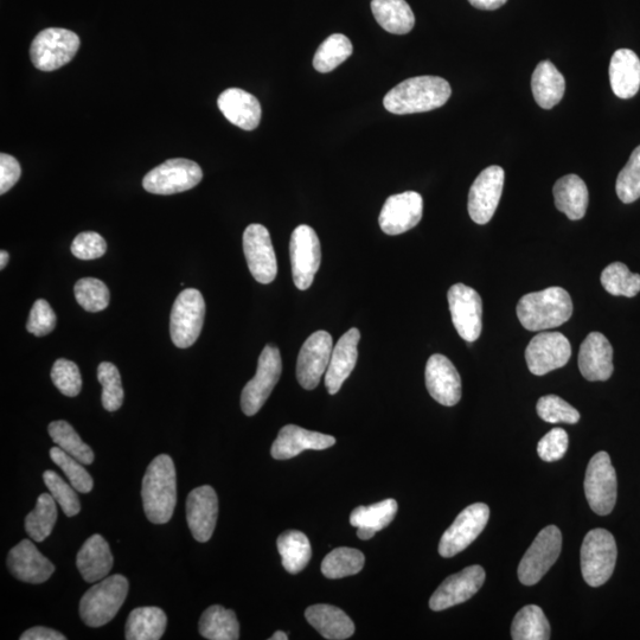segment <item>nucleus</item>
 <instances>
[{
    "label": "nucleus",
    "mask_w": 640,
    "mask_h": 640,
    "mask_svg": "<svg viewBox=\"0 0 640 640\" xmlns=\"http://www.w3.org/2000/svg\"><path fill=\"white\" fill-rule=\"evenodd\" d=\"M283 371L280 351L275 345L268 344L262 350L258 362V370L251 381L242 390L241 408L247 416H253L260 411L262 406L273 392L280 380Z\"/></svg>",
    "instance_id": "8"
},
{
    "label": "nucleus",
    "mask_w": 640,
    "mask_h": 640,
    "mask_svg": "<svg viewBox=\"0 0 640 640\" xmlns=\"http://www.w3.org/2000/svg\"><path fill=\"white\" fill-rule=\"evenodd\" d=\"M450 83L439 76H418L402 81L383 99L386 110L393 114H414L437 110L451 98Z\"/></svg>",
    "instance_id": "1"
},
{
    "label": "nucleus",
    "mask_w": 640,
    "mask_h": 640,
    "mask_svg": "<svg viewBox=\"0 0 640 640\" xmlns=\"http://www.w3.org/2000/svg\"><path fill=\"white\" fill-rule=\"evenodd\" d=\"M50 458L64 472L76 491L88 494L93 490V478L78 459L64 452L59 446L51 448Z\"/></svg>",
    "instance_id": "46"
},
{
    "label": "nucleus",
    "mask_w": 640,
    "mask_h": 640,
    "mask_svg": "<svg viewBox=\"0 0 640 640\" xmlns=\"http://www.w3.org/2000/svg\"><path fill=\"white\" fill-rule=\"evenodd\" d=\"M270 639L271 640H287L288 636L283 631H277L274 633V635Z\"/></svg>",
    "instance_id": "58"
},
{
    "label": "nucleus",
    "mask_w": 640,
    "mask_h": 640,
    "mask_svg": "<svg viewBox=\"0 0 640 640\" xmlns=\"http://www.w3.org/2000/svg\"><path fill=\"white\" fill-rule=\"evenodd\" d=\"M201 166L192 160H166L144 177L143 187L155 195H174L195 188L202 181Z\"/></svg>",
    "instance_id": "9"
},
{
    "label": "nucleus",
    "mask_w": 640,
    "mask_h": 640,
    "mask_svg": "<svg viewBox=\"0 0 640 640\" xmlns=\"http://www.w3.org/2000/svg\"><path fill=\"white\" fill-rule=\"evenodd\" d=\"M425 377L428 393L440 405L456 406L462 399V379L446 356H431L426 364Z\"/></svg>",
    "instance_id": "21"
},
{
    "label": "nucleus",
    "mask_w": 640,
    "mask_h": 640,
    "mask_svg": "<svg viewBox=\"0 0 640 640\" xmlns=\"http://www.w3.org/2000/svg\"><path fill=\"white\" fill-rule=\"evenodd\" d=\"M585 494L591 509L600 516L610 515L617 502V473L606 452L593 456L585 478Z\"/></svg>",
    "instance_id": "10"
},
{
    "label": "nucleus",
    "mask_w": 640,
    "mask_h": 640,
    "mask_svg": "<svg viewBox=\"0 0 640 640\" xmlns=\"http://www.w3.org/2000/svg\"><path fill=\"white\" fill-rule=\"evenodd\" d=\"M8 567L15 578L35 585L43 584L55 572L53 563L30 540H23L10 550Z\"/></svg>",
    "instance_id": "23"
},
{
    "label": "nucleus",
    "mask_w": 640,
    "mask_h": 640,
    "mask_svg": "<svg viewBox=\"0 0 640 640\" xmlns=\"http://www.w3.org/2000/svg\"><path fill=\"white\" fill-rule=\"evenodd\" d=\"M206 317V302L202 293L195 288L183 291L175 300L170 318L172 342L179 349H187L195 344Z\"/></svg>",
    "instance_id": "7"
},
{
    "label": "nucleus",
    "mask_w": 640,
    "mask_h": 640,
    "mask_svg": "<svg viewBox=\"0 0 640 640\" xmlns=\"http://www.w3.org/2000/svg\"><path fill=\"white\" fill-rule=\"evenodd\" d=\"M80 44L79 36L73 31L60 28L43 30L32 41L31 61L42 72H54L74 59Z\"/></svg>",
    "instance_id": "6"
},
{
    "label": "nucleus",
    "mask_w": 640,
    "mask_h": 640,
    "mask_svg": "<svg viewBox=\"0 0 640 640\" xmlns=\"http://www.w3.org/2000/svg\"><path fill=\"white\" fill-rule=\"evenodd\" d=\"M371 11L377 23L390 34L406 35L414 28V12L406 0H373Z\"/></svg>",
    "instance_id": "34"
},
{
    "label": "nucleus",
    "mask_w": 640,
    "mask_h": 640,
    "mask_svg": "<svg viewBox=\"0 0 640 640\" xmlns=\"http://www.w3.org/2000/svg\"><path fill=\"white\" fill-rule=\"evenodd\" d=\"M43 480L50 495L60 504L66 516L73 517L79 514L81 503L73 485L67 484L56 472L49 470L43 473Z\"/></svg>",
    "instance_id": "48"
},
{
    "label": "nucleus",
    "mask_w": 640,
    "mask_h": 640,
    "mask_svg": "<svg viewBox=\"0 0 640 640\" xmlns=\"http://www.w3.org/2000/svg\"><path fill=\"white\" fill-rule=\"evenodd\" d=\"M22 169L18 160L10 155H0V194L8 192L21 178Z\"/></svg>",
    "instance_id": "54"
},
{
    "label": "nucleus",
    "mask_w": 640,
    "mask_h": 640,
    "mask_svg": "<svg viewBox=\"0 0 640 640\" xmlns=\"http://www.w3.org/2000/svg\"><path fill=\"white\" fill-rule=\"evenodd\" d=\"M277 544L283 566L288 573L298 574L309 565L312 556L311 544L302 531H286L279 536Z\"/></svg>",
    "instance_id": "37"
},
{
    "label": "nucleus",
    "mask_w": 640,
    "mask_h": 640,
    "mask_svg": "<svg viewBox=\"0 0 640 640\" xmlns=\"http://www.w3.org/2000/svg\"><path fill=\"white\" fill-rule=\"evenodd\" d=\"M454 328L464 341L476 342L483 328V302L478 292L464 284H456L447 293Z\"/></svg>",
    "instance_id": "14"
},
{
    "label": "nucleus",
    "mask_w": 640,
    "mask_h": 640,
    "mask_svg": "<svg viewBox=\"0 0 640 640\" xmlns=\"http://www.w3.org/2000/svg\"><path fill=\"white\" fill-rule=\"evenodd\" d=\"M49 434L54 443L70 456L78 459L83 465L94 462L92 448L83 443L80 435L67 421H54L49 425Z\"/></svg>",
    "instance_id": "41"
},
{
    "label": "nucleus",
    "mask_w": 640,
    "mask_h": 640,
    "mask_svg": "<svg viewBox=\"0 0 640 640\" xmlns=\"http://www.w3.org/2000/svg\"><path fill=\"white\" fill-rule=\"evenodd\" d=\"M579 368L587 381H607L613 374V348L600 332H591L582 342Z\"/></svg>",
    "instance_id": "25"
},
{
    "label": "nucleus",
    "mask_w": 640,
    "mask_h": 640,
    "mask_svg": "<svg viewBox=\"0 0 640 640\" xmlns=\"http://www.w3.org/2000/svg\"><path fill=\"white\" fill-rule=\"evenodd\" d=\"M144 511L155 524L168 523L177 504V476L174 460L160 454L147 467L142 488Z\"/></svg>",
    "instance_id": "2"
},
{
    "label": "nucleus",
    "mask_w": 640,
    "mask_h": 640,
    "mask_svg": "<svg viewBox=\"0 0 640 640\" xmlns=\"http://www.w3.org/2000/svg\"><path fill=\"white\" fill-rule=\"evenodd\" d=\"M219 515V498L211 486L192 490L187 501L188 526L194 539L206 543L211 539Z\"/></svg>",
    "instance_id": "22"
},
{
    "label": "nucleus",
    "mask_w": 640,
    "mask_h": 640,
    "mask_svg": "<svg viewBox=\"0 0 640 640\" xmlns=\"http://www.w3.org/2000/svg\"><path fill=\"white\" fill-rule=\"evenodd\" d=\"M619 200L630 204L640 198V145L632 152L629 162L620 171L616 184Z\"/></svg>",
    "instance_id": "47"
},
{
    "label": "nucleus",
    "mask_w": 640,
    "mask_h": 640,
    "mask_svg": "<svg viewBox=\"0 0 640 640\" xmlns=\"http://www.w3.org/2000/svg\"><path fill=\"white\" fill-rule=\"evenodd\" d=\"M168 625V618L159 607H139L128 616L125 630L127 640H158Z\"/></svg>",
    "instance_id": "35"
},
{
    "label": "nucleus",
    "mask_w": 640,
    "mask_h": 640,
    "mask_svg": "<svg viewBox=\"0 0 640 640\" xmlns=\"http://www.w3.org/2000/svg\"><path fill=\"white\" fill-rule=\"evenodd\" d=\"M352 44L347 36L334 34L326 38L313 57V67L319 73H330L349 59Z\"/></svg>",
    "instance_id": "42"
},
{
    "label": "nucleus",
    "mask_w": 640,
    "mask_h": 640,
    "mask_svg": "<svg viewBox=\"0 0 640 640\" xmlns=\"http://www.w3.org/2000/svg\"><path fill=\"white\" fill-rule=\"evenodd\" d=\"M98 380L102 386V406L108 412H115L123 406L124 389L117 367L110 362H102L98 368Z\"/></svg>",
    "instance_id": "44"
},
{
    "label": "nucleus",
    "mask_w": 640,
    "mask_h": 640,
    "mask_svg": "<svg viewBox=\"0 0 640 640\" xmlns=\"http://www.w3.org/2000/svg\"><path fill=\"white\" fill-rule=\"evenodd\" d=\"M562 535L558 527L549 526L540 531L518 566V579L523 585L539 582L559 559Z\"/></svg>",
    "instance_id": "11"
},
{
    "label": "nucleus",
    "mask_w": 640,
    "mask_h": 640,
    "mask_svg": "<svg viewBox=\"0 0 640 640\" xmlns=\"http://www.w3.org/2000/svg\"><path fill=\"white\" fill-rule=\"evenodd\" d=\"M504 170L501 166L492 165L480 172L473 182L469 194V214L477 224L489 223L494 217L504 187Z\"/></svg>",
    "instance_id": "17"
},
{
    "label": "nucleus",
    "mask_w": 640,
    "mask_h": 640,
    "mask_svg": "<svg viewBox=\"0 0 640 640\" xmlns=\"http://www.w3.org/2000/svg\"><path fill=\"white\" fill-rule=\"evenodd\" d=\"M508 0H469V3L473 6V8L484 10V11H494L499 8H502Z\"/></svg>",
    "instance_id": "56"
},
{
    "label": "nucleus",
    "mask_w": 640,
    "mask_h": 640,
    "mask_svg": "<svg viewBox=\"0 0 640 640\" xmlns=\"http://www.w3.org/2000/svg\"><path fill=\"white\" fill-rule=\"evenodd\" d=\"M490 508L484 503H476L464 509L452 526L445 531L439 543V553L450 559L463 552L483 533L489 522Z\"/></svg>",
    "instance_id": "13"
},
{
    "label": "nucleus",
    "mask_w": 640,
    "mask_h": 640,
    "mask_svg": "<svg viewBox=\"0 0 640 640\" xmlns=\"http://www.w3.org/2000/svg\"><path fill=\"white\" fill-rule=\"evenodd\" d=\"M220 111L235 126L245 131H253L259 126L262 110L254 95L240 88H229L217 99Z\"/></svg>",
    "instance_id": "27"
},
{
    "label": "nucleus",
    "mask_w": 640,
    "mask_h": 640,
    "mask_svg": "<svg viewBox=\"0 0 640 640\" xmlns=\"http://www.w3.org/2000/svg\"><path fill=\"white\" fill-rule=\"evenodd\" d=\"M568 434L562 428H554L540 440L537 452L544 462L554 463L565 457L568 451Z\"/></svg>",
    "instance_id": "51"
},
{
    "label": "nucleus",
    "mask_w": 640,
    "mask_h": 640,
    "mask_svg": "<svg viewBox=\"0 0 640 640\" xmlns=\"http://www.w3.org/2000/svg\"><path fill=\"white\" fill-rule=\"evenodd\" d=\"M290 256L294 285L300 291H306L312 286L322 261V249L315 230L306 224L293 230Z\"/></svg>",
    "instance_id": "12"
},
{
    "label": "nucleus",
    "mask_w": 640,
    "mask_h": 640,
    "mask_svg": "<svg viewBox=\"0 0 640 640\" xmlns=\"http://www.w3.org/2000/svg\"><path fill=\"white\" fill-rule=\"evenodd\" d=\"M424 214V200L418 192L406 191L388 198L379 217L387 235H400L418 226Z\"/></svg>",
    "instance_id": "19"
},
{
    "label": "nucleus",
    "mask_w": 640,
    "mask_h": 640,
    "mask_svg": "<svg viewBox=\"0 0 640 640\" xmlns=\"http://www.w3.org/2000/svg\"><path fill=\"white\" fill-rule=\"evenodd\" d=\"M511 637L514 640L550 639V625L542 608L536 605L523 607L512 622Z\"/></svg>",
    "instance_id": "38"
},
{
    "label": "nucleus",
    "mask_w": 640,
    "mask_h": 640,
    "mask_svg": "<svg viewBox=\"0 0 640 640\" xmlns=\"http://www.w3.org/2000/svg\"><path fill=\"white\" fill-rule=\"evenodd\" d=\"M581 572L591 587L606 584L616 568L617 543L610 531L593 529L581 547Z\"/></svg>",
    "instance_id": "5"
},
{
    "label": "nucleus",
    "mask_w": 640,
    "mask_h": 640,
    "mask_svg": "<svg viewBox=\"0 0 640 640\" xmlns=\"http://www.w3.org/2000/svg\"><path fill=\"white\" fill-rule=\"evenodd\" d=\"M601 285L612 296L636 297L640 292V275L630 272L622 262H613L601 273Z\"/></svg>",
    "instance_id": "43"
},
{
    "label": "nucleus",
    "mask_w": 640,
    "mask_h": 640,
    "mask_svg": "<svg viewBox=\"0 0 640 640\" xmlns=\"http://www.w3.org/2000/svg\"><path fill=\"white\" fill-rule=\"evenodd\" d=\"M572 315V298L562 287L526 294L517 305V317L523 328L529 331L559 328Z\"/></svg>",
    "instance_id": "3"
},
{
    "label": "nucleus",
    "mask_w": 640,
    "mask_h": 640,
    "mask_svg": "<svg viewBox=\"0 0 640 640\" xmlns=\"http://www.w3.org/2000/svg\"><path fill=\"white\" fill-rule=\"evenodd\" d=\"M485 576L480 566L467 567L462 572L448 576L432 595L430 607L433 611H444L465 603L482 588Z\"/></svg>",
    "instance_id": "20"
},
{
    "label": "nucleus",
    "mask_w": 640,
    "mask_h": 640,
    "mask_svg": "<svg viewBox=\"0 0 640 640\" xmlns=\"http://www.w3.org/2000/svg\"><path fill=\"white\" fill-rule=\"evenodd\" d=\"M61 632H57L48 627L37 626L25 631L21 636V640H66Z\"/></svg>",
    "instance_id": "55"
},
{
    "label": "nucleus",
    "mask_w": 640,
    "mask_h": 640,
    "mask_svg": "<svg viewBox=\"0 0 640 640\" xmlns=\"http://www.w3.org/2000/svg\"><path fill=\"white\" fill-rule=\"evenodd\" d=\"M334 341L326 331H317L306 339L300 349L297 362V379L304 389L313 390L318 387L320 379L328 370Z\"/></svg>",
    "instance_id": "18"
},
{
    "label": "nucleus",
    "mask_w": 640,
    "mask_h": 640,
    "mask_svg": "<svg viewBox=\"0 0 640 640\" xmlns=\"http://www.w3.org/2000/svg\"><path fill=\"white\" fill-rule=\"evenodd\" d=\"M243 252L254 279L260 284H271L278 274L271 235L262 224H251L243 234Z\"/></svg>",
    "instance_id": "15"
},
{
    "label": "nucleus",
    "mask_w": 640,
    "mask_h": 640,
    "mask_svg": "<svg viewBox=\"0 0 640 640\" xmlns=\"http://www.w3.org/2000/svg\"><path fill=\"white\" fill-rule=\"evenodd\" d=\"M128 594V580L123 575H112L83 595L80 617L87 626L100 627L111 622L124 605Z\"/></svg>",
    "instance_id": "4"
},
{
    "label": "nucleus",
    "mask_w": 640,
    "mask_h": 640,
    "mask_svg": "<svg viewBox=\"0 0 640 640\" xmlns=\"http://www.w3.org/2000/svg\"><path fill=\"white\" fill-rule=\"evenodd\" d=\"M360 339V330L350 329L339 339L335 349L332 350L331 360L325 375V387L330 395H335L341 390L343 383L355 369Z\"/></svg>",
    "instance_id": "26"
},
{
    "label": "nucleus",
    "mask_w": 640,
    "mask_h": 640,
    "mask_svg": "<svg viewBox=\"0 0 640 640\" xmlns=\"http://www.w3.org/2000/svg\"><path fill=\"white\" fill-rule=\"evenodd\" d=\"M364 563H366V558L360 550L338 548L325 556L322 563V573L328 579H342L345 576L360 573Z\"/></svg>",
    "instance_id": "40"
},
{
    "label": "nucleus",
    "mask_w": 640,
    "mask_h": 640,
    "mask_svg": "<svg viewBox=\"0 0 640 640\" xmlns=\"http://www.w3.org/2000/svg\"><path fill=\"white\" fill-rule=\"evenodd\" d=\"M57 520L56 501L49 494H42L37 499L36 508L25 518V530L31 540L43 542L48 539Z\"/></svg>",
    "instance_id": "39"
},
{
    "label": "nucleus",
    "mask_w": 640,
    "mask_h": 640,
    "mask_svg": "<svg viewBox=\"0 0 640 640\" xmlns=\"http://www.w3.org/2000/svg\"><path fill=\"white\" fill-rule=\"evenodd\" d=\"M200 633L210 640H236L240 638V624L234 611L220 605L210 606L202 614Z\"/></svg>",
    "instance_id": "36"
},
{
    "label": "nucleus",
    "mask_w": 640,
    "mask_h": 640,
    "mask_svg": "<svg viewBox=\"0 0 640 640\" xmlns=\"http://www.w3.org/2000/svg\"><path fill=\"white\" fill-rule=\"evenodd\" d=\"M51 380L57 389L68 398H75L82 389V377L79 367L72 361L60 358L51 369Z\"/></svg>",
    "instance_id": "50"
},
{
    "label": "nucleus",
    "mask_w": 640,
    "mask_h": 640,
    "mask_svg": "<svg viewBox=\"0 0 640 640\" xmlns=\"http://www.w3.org/2000/svg\"><path fill=\"white\" fill-rule=\"evenodd\" d=\"M56 326V315L51 306L44 299H38L32 306L27 323L30 334L43 337L53 332Z\"/></svg>",
    "instance_id": "52"
},
{
    "label": "nucleus",
    "mask_w": 640,
    "mask_h": 640,
    "mask_svg": "<svg viewBox=\"0 0 640 640\" xmlns=\"http://www.w3.org/2000/svg\"><path fill=\"white\" fill-rule=\"evenodd\" d=\"M336 444L331 435L304 430L296 425L281 428L278 438L272 445V457L287 460L299 456L306 450L322 451Z\"/></svg>",
    "instance_id": "24"
},
{
    "label": "nucleus",
    "mask_w": 640,
    "mask_h": 640,
    "mask_svg": "<svg viewBox=\"0 0 640 640\" xmlns=\"http://www.w3.org/2000/svg\"><path fill=\"white\" fill-rule=\"evenodd\" d=\"M82 578L89 584L104 580L113 567V555L107 541L95 534L83 543L76 559Z\"/></svg>",
    "instance_id": "28"
},
{
    "label": "nucleus",
    "mask_w": 640,
    "mask_h": 640,
    "mask_svg": "<svg viewBox=\"0 0 640 640\" xmlns=\"http://www.w3.org/2000/svg\"><path fill=\"white\" fill-rule=\"evenodd\" d=\"M72 253L80 260H94L104 256L107 251V243L98 233H81L72 243Z\"/></svg>",
    "instance_id": "53"
},
{
    "label": "nucleus",
    "mask_w": 640,
    "mask_h": 640,
    "mask_svg": "<svg viewBox=\"0 0 640 640\" xmlns=\"http://www.w3.org/2000/svg\"><path fill=\"white\" fill-rule=\"evenodd\" d=\"M555 207L569 220L578 221L586 215L588 207L587 185L579 176L567 175L555 183Z\"/></svg>",
    "instance_id": "32"
},
{
    "label": "nucleus",
    "mask_w": 640,
    "mask_h": 640,
    "mask_svg": "<svg viewBox=\"0 0 640 640\" xmlns=\"http://www.w3.org/2000/svg\"><path fill=\"white\" fill-rule=\"evenodd\" d=\"M74 294L79 305L88 312L104 311L110 305V290L99 279H80L75 284Z\"/></svg>",
    "instance_id": "45"
},
{
    "label": "nucleus",
    "mask_w": 640,
    "mask_h": 640,
    "mask_svg": "<svg viewBox=\"0 0 640 640\" xmlns=\"http://www.w3.org/2000/svg\"><path fill=\"white\" fill-rule=\"evenodd\" d=\"M531 89L537 105L543 110H552L565 95L566 81L552 62L542 61L531 78Z\"/></svg>",
    "instance_id": "31"
},
{
    "label": "nucleus",
    "mask_w": 640,
    "mask_h": 640,
    "mask_svg": "<svg viewBox=\"0 0 640 640\" xmlns=\"http://www.w3.org/2000/svg\"><path fill=\"white\" fill-rule=\"evenodd\" d=\"M612 91L620 99H631L640 88V60L630 49H619L610 63Z\"/></svg>",
    "instance_id": "29"
},
{
    "label": "nucleus",
    "mask_w": 640,
    "mask_h": 640,
    "mask_svg": "<svg viewBox=\"0 0 640 640\" xmlns=\"http://www.w3.org/2000/svg\"><path fill=\"white\" fill-rule=\"evenodd\" d=\"M398 512V502L386 499L369 507H358L351 512L350 523L357 528L361 540L373 539L377 531L387 528Z\"/></svg>",
    "instance_id": "33"
},
{
    "label": "nucleus",
    "mask_w": 640,
    "mask_h": 640,
    "mask_svg": "<svg viewBox=\"0 0 640 640\" xmlns=\"http://www.w3.org/2000/svg\"><path fill=\"white\" fill-rule=\"evenodd\" d=\"M537 414L549 424L565 422V424L575 425L580 420V413L568 402L556 395L543 396L537 402Z\"/></svg>",
    "instance_id": "49"
},
{
    "label": "nucleus",
    "mask_w": 640,
    "mask_h": 640,
    "mask_svg": "<svg viewBox=\"0 0 640 640\" xmlns=\"http://www.w3.org/2000/svg\"><path fill=\"white\" fill-rule=\"evenodd\" d=\"M307 622L326 639L344 640L354 635L355 624L341 608L313 605L305 611Z\"/></svg>",
    "instance_id": "30"
},
{
    "label": "nucleus",
    "mask_w": 640,
    "mask_h": 640,
    "mask_svg": "<svg viewBox=\"0 0 640 640\" xmlns=\"http://www.w3.org/2000/svg\"><path fill=\"white\" fill-rule=\"evenodd\" d=\"M571 356V343L560 332H540L531 339L526 350L528 368L536 376L565 367Z\"/></svg>",
    "instance_id": "16"
},
{
    "label": "nucleus",
    "mask_w": 640,
    "mask_h": 640,
    "mask_svg": "<svg viewBox=\"0 0 640 640\" xmlns=\"http://www.w3.org/2000/svg\"><path fill=\"white\" fill-rule=\"evenodd\" d=\"M8 262H9V253L5 251L0 252V270H4L6 265H8Z\"/></svg>",
    "instance_id": "57"
}]
</instances>
